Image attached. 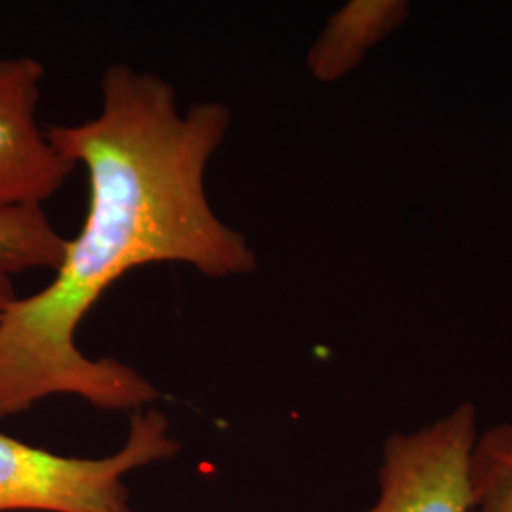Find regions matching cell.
I'll use <instances>...</instances> for the list:
<instances>
[{
    "mask_svg": "<svg viewBox=\"0 0 512 512\" xmlns=\"http://www.w3.org/2000/svg\"><path fill=\"white\" fill-rule=\"evenodd\" d=\"M44 65L0 57V211L42 207L76 169L38 126Z\"/></svg>",
    "mask_w": 512,
    "mask_h": 512,
    "instance_id": "cell-4",
    "label": "cell"
},
{
    "mask_svg": "<svg viewBox=\"0 0 512 512\" xmlns=\"http://www.w3.org/2000/svg\"><path fill=\"white\" fill-rule=\"evenodd\" d=\"M469 512H512V423L476 437Z\"/></svg>",
    "mask_w": 512,
    "mask_h": 512,
    "instance_id": "cell-7",
    "label": "cell"
},
{
    "mask_svg": "<svg viewBox=\"0 0 512 512\" xmlns=\"http://www.w3.org/2000/svg\"><path fill=\"white\" fill-rule=\"evenodd\" d=\"M230 126L224 103L184 109L162 76L110 65L97 116L46 129L69 162L86 167L90 205L54 281L0 315V420L57 395L135 412L162 397L139 370L84 355L76 330L135 268L173 262L213 279L255 272L253 247L213 211L205 188Z\"/></svg>",
    "mask_w": 512,
    "mask_h": 512,
    "instance_id": "cell-1",
    "label": "cell"
},
{
    "mask_svg": "<svg viewBox=\"0 0 512 512\" xmlns=\"http://www.w3.org/2000/svg\"><path fill=\"white\" fill-rule=\"evenodd\" d=\"M12 275L6 274L0 270V315L6 310V306L16 298L14 293V285H12Z\"/></svg>",
    "mask_w": 512,
    "mask_h": 512,
    "instance_id": "cell-8",
    "label": "cell"
},
{
    "mask_svg": "<svg viewBox=\"0 0 512 512\" xmlns=\"http://www.w3.org/2000/svg\"><path fill=\"white\" fill-rule=\"evenodd\" d=\"M408 18L401 0H351L327 21L308 54V69L321 82H336L359 67L366 52Z\"/></svg>",
    "mask_w": 512,
    "mask_h": 512,
    "instance_id": "cell-5",
    "label": "cell"
},
{
    "mask_svg": "<svg viewBox=\"0 0 512 512\" xmlns=\"http://www.w3.org/2000/svg\"><path fill=\"white\" fill-rule=\"evenodd\" d=\"M67 238L57 232L42 207L0 211V270L19 274L57 270Z\"/></svg>",
    "mask_w": 512,
    "mask_h": 512,
    "instance_id": "cell-6",
    "label": "cell"
},
{
    "mask_svg": "<svg viewBox=\"0 0 512 512\" xmlns=\"http://www.w3.org/2000/svg\"><path fill=\"white\" fill-rule=\"evenodd\" d=\"M177 452L156 408L131 416L128 439L107 458H65L0 433V512H128L124 476Z\"/></svg>",
    "mask_w": 512,
    "mask_h": 512,
    "instance_id": "cell-2",
    "label": "cell"
},
{
    "mask_svg": "<svg viewBox=\"0 0 512 512\" xmlns=\"http://www.w3.org/2000/svg\"><path fill=\"white\" fill-rule=\"evenodd\" d=\"M128 512H133V511H131V509H129V511H128Z\"/></svg>",
    "mask_w": 512,
    "mask_h": 512,
    "instance_id": "cell-9",
    "label": "cell"
},
{
    "mask_svg": "<svg viewBox=\"0 0 512 512\" xmlns=\"http://www.w3.org/2000/svg\"><path fill=\"white\" fill-rule=\"evenodd\" d=\"M476 437L471 403L414 433H391L378 469V501L363 512H469Z\"/></svg>",
    "mask_w": 512,
    "mask_h": 512,
    "instance_id": "cell-3",
    "label": "cell"
}]
</instances>
